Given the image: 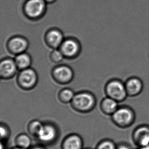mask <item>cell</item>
Wrapping results in <instances>:
<instances>
[{
	"label": "cell",
	"mask_w": 149,
	"mask_h": 149,
	"mask_svg": "<svg viewBox=\"0 0 149 149\" xmlns=\"http://www.w3.org/2000/svg\"><path fill=\"white\" fill-rule=\"evenodd\" d=\"M125 85L127 95L129 97L137 96L143 90V83L137 77H130L125 82Z\"/></svg>",
	"instance_id": "6"
},
{
	"label": "cell",
	"mask_w": 149,
	"mask_h": 149,
	"mask_svg": "<svg viewBox=\"0 0 149 149\" xmlns=\"http://www.w3.org/2000/svg\"><path fill=\"white\" fill-rule=\"evenodd\" d=\"M0 131H1V137L2 139H4L7 137L8 134V130L6 129L5 127L4 126H1L0 128Z\"/></svg>",
	"instance_id": "22"
},
{
	"label": "cell",
	"mask_w": 149,
	"mask_h": 149,
	"mask_svg": "<svg viewBox=\"0 0 149 149\" xmlns=\"http://www.w3.org/2000/svg\"><path fill=\"white\" fill-rule=\"evenodd\" d=\"M61 97L63 100L66 101V102H68L73 99L74 96V94L73 93L72 91L70 90L66 89V90H63L61 92Z\"/></svg>",
	"instance_id": "19"
},
{
	"label": "cell",
	"mask_w": 149,
	"mask_h": 149,
	"mask_svg": "<svg viewBox=\"0 0 149 149\" xmlns=\"http://www.w3.org/2000/svg\"><path fill=\"white\" fill-rule=\"evenodd\" d=\"M19 81L22 87L29 88L33 87L37 81V75L31 69H25L20 73Z\"/></svg>",
	"instance_id": "7"
},
{
	"label": "cell",
	"mask_w": 149,
	"mask_h": 149,
	"mask_svg": "<svg viewBox=\"0 0 149 149\" xmlns=\"http://www.w3.org/2000/svg\"><path fill=\"white\" fill-rule=\"evenodd\" d=\"M112 119L118 126L127 128L133 125L135 122V113L130 107H120L112 115Z\"/></svg>",
	"instance_id": "1"
},
{
	"label": "cell",
	"mask_w": 149,
	"mask_h": 149,
	"mask_svg": "<svg viewBox=\"0 0 149 149\" xmlns=\"http://www.w3.org/2000/svg\"><path fill=\"white\" fill-rule=\"evenodd\" d=\"M132 139L139 149H149V126L141 125L133 131Z\"/></svg>",
	"instance_id": "4"
},
{
	"label": "cell",
	"mask_w": 149,
	"mask_h": 149,
	"mask_svg": "<svg viewBox=\"0 0 149 149\" xmlns=\"http://www.w3.org/2000/svg\"><path fill=\"white\" fill-rule=\"evenodd\" d=\"M47 3L44 0H28L24 4V13L29 18L37 19L45 14Z\"/></svg>",
	"instance_id": "2"
},
{
	"label": "cell",
	"mask_w": 149,
	"mask_h": 149,
	"mask_svg": "<svg viewBox=\"0 0 149 149\" xmlns=\"http://www.w3.org/2000/svg\"><path fill=\"white\" fill-rule=\"evenodd\" d=\"M23 149V148H22L18 147V148H14V149Z\"/></svg>",
	"instance_id": "26"
},
{
	"label": "cell",
	"mask_w": 149,
	"mask_h": 149,
	"mask_svg": "<svg viewBox=\"0 0 149 149\" xmlns=\"http://www.w3.org/2000/svg\"><path fill=\"white\" fill-rule=\"evenodd\" d=\"M33 149H43V148H42L41 147H36V148H34Z\"/></svg>",
	"instance_id": "25"
},
{
	"label": "cell",
	"mask_w": 149,
	"mask_h": 149,
	"mask_svg": "<svg viewBox=\"0 0 149 149\" xmlns=\"http://www.w3.org/2000/svg\"><path fill=\"white\" fill-rule=\"evenodd\" d=\"M73 103L75 107L81 111H88L94 104V98L91 95L82 93L75 96Z\"/></svg>",
	"instance_id": "5"
},
{
	"label": "cell",
	"mask_w": 149,
	"mask_h": 149,
	"mask_svg": "<svg viewBox=\"0 0 149 149\" xmlns=\"http://www.w3.org/2000/svg\"><path fill=\"white\" fill-rule=\"evenodd\" d=\"M15 62L11 59H6L2 61L0 65L1 75L4 77H9L14 74L16 70Z\"/></svg>",
	"instance_id": "9"
},
{
	"label": "cell",
	"mask_w": 149,
	"mask_h": 149,
	"mask_svg": "<svg viewBox=\"0 0 149 149\" xmlns=\"http://www.w3.org/2000/svg\"><path fill=\"white\" fill-rule=\"evenodd\" d=\"M42 126L43 125L41 124V123H40L38 121L33 122L30 125V131L33 134L37 135Z\"/></svg>",
	"instance_id": "20"
},
{
	"label": "cell",
	"mask_w": 149,
	"mask_h": 149,
	"mask_svg": "<svg viewBox=\"0 0 149 149\" xmlns=\"http://www.w3.org/2000/svg\"><path fill=\"white\" fill-rule=\"evenodd\" d=\"M117 146L113 141L106 140L102 141L99 144L97 149H117Z\"/></svg>",
	"instance_id": "18"
},
{
	"label": "cell",
	"mask_w": 149,
	"mask_h": 149,
	"mask_svg": "<svg viewBox=\"0 0 149 149\" xmlns=\"http://www.w3.org/2000/svg\"><path fill=\"white\" fill-rule=\"evenodd\" d=\"M82 141L80 137L76 135L67 137L63 143V149H81Z\"/></svg>",
	"instance_id": "13"
},
{
	"label": "cell",
	"mask_w": 149,
	"mask_h": 149,
	"mask_svg": "<svg viewBox=\"0 0 149 149\" xmlns=\"http://www.w3.org/2000/svg\"><path fill=\"white\" fill-rule=\"evenodd\" d=\"M118 102L110 97L107 98L103 101L102 107L103 110L107 114L113 115V113L119 108Z\"/></svg>",
	"instance_id": "15"
},
{
	"label": "cell",
	"mask_w": 149,
	"mask_h": 149,
	"mask_svg": "<svg viewBox=\"0 0 149 149\" xmlns=\"http://www.w3.org/2000/svg\"><path fill=\"white\" fill-rule=\"evenodd\" d=\"M47 38L51 46L56 47L62 43L63 37L59 31L52 30L49 32L47 35Z\"/></svg>",
	"instance_id": "14"
},
{
	"label": "cell",
	"mask_w": 149,
	"mask_h": 149,
	"mask_svg": "<svg viewBox=\"0 0 149 149\" xmlns=\"http://www.w3.org/2000/svg\"><path fill=\"white\" fill-rule=\"evenodd\" d=\"M54 75L58 81L67 82L72 78L73 73L72 70L68 67L60 66L54 70Z\"/></svg>",
	"instance_id": "10"
},
{
	"label": "cell",
	"mask_w": 149,
	"mask_h": 149,
	"mask_svg": "<svg viewBox=\"0 0 149 149\" xmlns=\"http://www.w3.org/2000/svg\"><path fill=\"white\" fill-rule=\"evenodd\" d=\"M15 62L18 68L25 69L30 65V57L26 54H20L16 56Z\"/></svg>",
	"instance_id": "16"
},
{
	"label": "cell",
	"mask_w": 149,
	"mask_h": 149,
	"mask_svg": "<svg viewBox=\"0 0 149 149\" xmlns=\"http://www.w3.org/2000/svg\"><path fill=\"white\" fill-rule=\"evenodd\" d=\"M9 47L12 52L16 54L23 52L28 47V43L24 39L16 37L12 39L9 43Z\"/></svg>",
	"instance_id": "12"
},
{
	"label": "cell",
	"mask_w": 149,
	"mask_h": 149,
	"mask_svg": "<svg viewBox=\"0 0 149 149\" xmlns=\"http://www.w3.org/2000/svg\"><path fill=\"white\" fill-rule=\"evenodd\" d=\"M51 57L55 62H59L62 60L63 54L60 51L55 50L52 53Z\"/></svg>",
	"instance_id": "21"
},
{
	"label": "cell",
	"mask_w": 149,
	"mask_h": 149,
	"mask_svg": "<svg viewBox=\"0 0 149 149\" xmlns=\"http://www.w3.org/2000/svg\"><path fill=\"white\" fill-rule=\"evenodd\" d=\"M44 1H45V2H46L47 3L51 4V3H52L55 2L56 0H44Z\"/></svg>",
	"instance_id": "24"
},
{
	"label": "cell",
	"mask_w": 149,
	"mask_h": 149,
	"mask_svg": "<svg viewBox=\"0 0 149 149\" xmlns=\"http://www.w3.org/2000/svg\"><path fill=\"white\" fill-rule=\"evenodd\" d=\"M117 149H132V148L127 143H122L117 146Z\"/></svg>",
	"instance_id": "23"
},
{
	"label": "cell",
	"mask_w": 149,
	"mask_h": 149,
	"mask_svg": "<svg viewBox=\"0 0 149 149\" xmlns=\"http://www.w3.org/2000/svg\"><path fill=\"white\" fill-rule=\"evenodd\" d=\"M16 143L19 147L26 149L30 146L31 139L28 135L22 134L17 137Z\"/></svg>",
	"instance_id": "17"
},
{
	"label": "cell",
	"mask_w": 149,
	"mask_h": 149,
	"mask_svg": "<svg viewBox=\"0 0 149 149\" xmlns=\"http://www.w3.org/2000/svg\"><path fill=\"white\" fill-rule=\"evenodd\" d=\"M61 49L63 54L66 56H73L79 50V45L74 41L67 40L63 43Z\"/></svg>",
	"instance_id": "11"
},
{
	"label": "cell",
	"mask_w": 149,
	"mask_h": 149,
	"mask_svg": "<svg viewBox=\"0 0 149 149\" xmlns=\"http://www.w3.org/2000/svg\"><path fill=\"white\" fill-rule=\"evenodd\" d=\"M106 90L109 97L118 102L125 100L128 96L125 83L120 80L110 81L107 85Z\"/></svg>",
	"instance_id": "3"
},
{
	"label": "cell",
	"mask_w": 149,
	"mask_h": 149,
	"mask_svg": "<svg viewBox=\"0 0 149 149\" xmlns=\"http://www.w3.org/2000/svg\"><path fill=\"white\" fill-rule=\"evenodd\" d=\"M56 135V130L52 125H43L37 136L40 141L49 142L54 139Z\"/></svg>",
	"instance_id": "8"
}]
</instances>
